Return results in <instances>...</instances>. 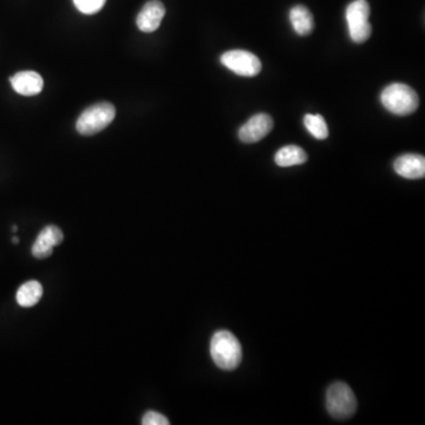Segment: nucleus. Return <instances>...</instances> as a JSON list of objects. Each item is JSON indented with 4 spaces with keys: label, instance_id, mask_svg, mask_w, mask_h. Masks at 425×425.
Masks as SVG:
<instances>
[{
    "label": "nucleus",
    "instance_id": "1",
    "mask_svg": "<svg viewBox=\"0 0 425 425\" xmlns=\"http://www.w3.org/2000/svg\"><path fill=\"white\" fill-rule=\"evenodd\" d=\"M210 356L221 370L233 371L242 360V347L230 331H217L210 340Z\"/></svg>",
    "mask_w": 425,
    "mask_h": 425
},
{
    "label": "nucleus",
    "instance_id": "2",
    "mask_svg": "<svg viewBox=\"0 0 425 425\" xmlns=\"http://www.w3.org/2000/svg\"><path fill=\"white\" fill-rule=\"evenodd\" d=\"M382 104L385 109L397 116H408L419 108V95L415 90L403 84L394 83L386 86L381 96Z\"/></svg>",
    "mask_w": 425,
    "mask_h": 425
},
{
    "label": "nucleus",
    "instance_id": "3",
    "mask_svg": "<svg viewBox=\"0 0 425 425\" xmlns=\"http://www.w3.org/2000/svg\"><path fill=\"white\" fill-rule=\"evenodd\" d=\"M116 116V109L109 102L93 104L86 108L76 122L79 134L91 136L104 130Z\"/></svg>",
    "mask_w": 425,
    "mask_h": 425
},
{
    "label": "nucleus",
    "instance_id": "4",
    "mask_svg": "<svg viewBox=\"0 0 425 425\" xmlns=\"http://www.w3.org/2000/svg\"><path fill=\"white\" fill-rule=\"evenodd\" d=\"M326 408L333 419L352 417L357 410V398L352 389L343 382L331 385L326 394Z\"/></svg>",
    "mask_w": 425,
    "mask_h": 425
},
{
    "label": "nucleus",
    "instance_id": "5",
    "mask_svg": "<svg viewBox=\"0 0 425 425\" xmlns=\"http://www.w3.org/2000/svg\"><path fill=\"white\" fill-rule=\"evenodd\" d=\"M347 21L349 26V34L354 43H364L370 38L372 28H371L369 17H370V5L367 0H354L347 6Z\"/></svg>",
    "mask_w": 425,
    "mask_h": 425
},
{
    "label": "nucleus",
    "instance_id": "6",
    "mask_svg": "<svg viewBox=\"0 0 425 425\" xmlns=\"http://www.w3.org/2000/svg\"><path fill=\"white\" fill-rule=\"evenodd\" d=\"M221 63L226 66L227 69L242 77H254L259 75L262 68L260 59L252 52L245 51V50H232V51L225 52L221 56Z\"/></svg>",
    "mask_w": 425,
    "mask_h": 425
},
{
    "label": "nucleus",
    "instance_id": "7",
    "mask_svg": "<svg viewBox=\"0 0 425 425\" xmlns=\"http://www.w3.org/2000/svg\"><path fill=\"white\" fill-rule=\"evenodd\" d=\"M273 120L267 113H257L239 129V138L244 143H255L266 138L273 129Z\"/></svg>",
    "mask_w": 425,
    "mask_h": 425
},
{
    "label": "nucleus",
    "instance_id": "8",
    "mask_svg": "<svg viewBox=\"0 0 425 425\" xmlns=\"http://www.w3.org/2000/svg\"><path fill=\"white\" fill-rule=\"evenodd\" d=\"M64 240V234L61 228L53 225L45 227L38 234L35 244L32 246V255L37 259H46L51 255L53 247L59 246Z\"/></svg>",
    "mask_w": 425,
    "mask_h": 425
},
{
    "label": "nucleus",
    "instance_id": "9",
    "mask_svg": "<svg viewBox=\"0 0 425 425\" xmlns=\"http://www.w3.org/2000/svg\"><path fill=\"white\" fill-rule=\"evenodd\" d=\"M165 16V7L160 0H150L144 4L138 14L136 24L142 32H154L160 28Z\"/></svg>",
    "mask_w": 425,
    "mask_h": 425
},
{
    "label": "nucleus",
    "instance_id": "10",
    "mask_svg": "<svg viewBox=\"0 0 425 425\" xmlns=\"http://www.w3.org/2000/svg\"><path fill=\"white\" fill-rule=\"evenodd\" d=\"M394 172L401 178L419 180L425 176V158L422 155H401L394 161Z\"/></svg>",
    "mask_w": 425,
    "mask_h": 425
},
{
    "label": "nucleus",
    "instance_id": "11",
    "mask_svg": "<svg viewBox=\"0 0 425 425\" xmlns=\"http://www.w3.org/2000/svg\"><path fill=\"white\" fill-rule=\"evenodd\" d=\"M11 86L16 93L23 96H36L41 93L44 82L36 71H21L10 78Z\"/></svg>",
    "mask_w": 425,
    "mask_h": 425
},
{
    "label": "nucleus",
    "instance_id": "12",
    "mask_svg": "<svg viewBox=\"0 0 425 425\" xmlns=\"http://www.w3.org/2000/svg\"><path fill=\"white\" fill-rule=\"evenodd\" d=\"M290 21L295 31L299 36H307L314 29V19L312 14L304 5H297L290 11Z\"/></svg>",
    "mask_w": 425,
    "mask_h": 425
},
{
    "label": "nucleus",
    "instance_id": "13",
    "mask_svg": "<svg viewBox=\"0 0 425 425\" xmlns=\"http://www.w3.org/2000/svg\"><path fill=\"white\" fill-rule=\"evenodd\" d=\"M41 295H43V286L41 282L37 280H30L18 288L16 299H17L18 305L21 307H32L41 300Z\"/></svg>",
    "mask_w": 425,
    "mask_h": 425
},
{
    "label": "nucleus",
    "instance_id": "14",
    "mask_svg": "<svg viewBox=\"0 0 425 425\" xmlns=\"http://www.w3.org/2000/svg\"><path fill=\"white\" fill-rule=\"evenodd\" d=\"M275 161L279 167L302 165L307 161V154L298 145H286L275 154Z\"/></svg>",
    "mask_w": 425,
    "mask_h": 425
},
{
    "label": "nucleus",
    "instance_id": "15",
    "mask_svg": "<svg viewBox=\"0 0 425 425\" xmlns=\"http://www.w3.org/2000/svg\"><path fill=\"white\" fill-rule=\"evenodd\" d=\"M304 124L306 129L311 133L313 138L318 140H325L329 136V128L322 115H311L307 113L304 117Z\"/></svg>",
    "mask_w": 425,
    "mask_h": 425
},
{
    "label": "nucleus",
    "instance_id": "16",
    "mask_svg": "<svg viewBox=\"0 0 425 425\" xmlns=\"http://www.w3.org/2000/svg\"><path fill=\"white\" fill-rule=\"evenodd\" d=\"M106 0H73L76 9L83 14H95L106 5Z\"/></svg>",
    "mask_w": 425,
    "mask_h": 425
},
{
    "label": "nucleus",
    "instance_id": "17",
    "mask_svg": "<svg viewBox=\"0 0 425 425\" xmlns=\"http://www.w3.org/2000/svg\"><path fill=\"white\" fill-rule=\"evenodd\" d=\"M143 425H169V421L165 416L158 411H148L142 419Z\"/></svg>",
    "mask_w": 425,
    "mask_h": 425
},
{
    "label": "nucleus",
    "instance_id": "18",
    "mask_svg": "<svg viewBox=\"0 0 425 425\" xmlns=\"http://www.w3.org/2000/svg\"><path fill=\"white\" fill-rule=\"evenodd\" d=\"M12 242H14V245H17L18 242H19V240H18V237H14V239H12Z\"/></svg>",
    "mask_w": 425,
    "mask_h": 425
},
{
    "label": "nucleus",
    "instance_id": "19",
    "mask_svg": "<svg viewBox=\"0 0 425 425\" xmlns=\"http://www.w3.org/2000/svg\"><path fill=\"white\" fill-rule=\"evenodd\" d=\"M14 232H17V226H14Z\"/></svg>",
    "mask_w": 425,
    "mask_h": 425
}]
</instances>
